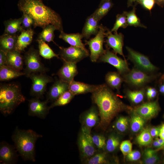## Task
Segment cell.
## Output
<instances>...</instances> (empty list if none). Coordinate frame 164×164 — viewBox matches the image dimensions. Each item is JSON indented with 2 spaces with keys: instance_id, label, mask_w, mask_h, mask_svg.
Listing matches in <instances>:
<instances>
[{
  "instance_id": "cell-1",
  "label": "cell",
  "mask_w": 164,
  "mask_h": 164,
  "mask_svg": "<svg viewBox=\"0 0 164 164\" xmlns=\"http://www.w3.org/2000/svg\"><path fill=\"white\" fill-rule=\"evenodd\" d=\"M92 94V101L97 105L100 118L99 125L104 129L125 106L106 84L99 85Z\"/></svg>"
},
{
  "instance_id": "cell-2",
  "label": "cell",
  "mask_w": 164,
  "mask_h": 164,
  "mask_svg": "<svg viewBox=\"0 0 164 164\" xmlns=\"http://www.w3.org/2000/svg\"><path fill=\"white\" fill-rule=\"evenodd\" d=\"M17 5L20 11L27 14L33 19L34 28L39 27L43 29L47 26L52 24L60 32L63 31L60 16L45 5L43 0H19Z\"/></svg>"
},
{
  "instance_id": "cell-3",
  "label": "cell",
  "mask_w": 164,
  "mask_h": 164,
  "mask_svg": "<svg viewBox=\"0 0 164 164\" xmlns=\"http://www.w3.org/2000/svg\"><path fill=\"white\" fill-rule=\"evenodd\" d=\"M42 137L32 130H21L17 127L12 138L17 150L24 160L35 162L36 142Z\"/></svg>"
},
{
  "instance_id": "cell-4",
  "label": "cell",
  "mask_w": 164,
  "mask_h": 164,
  "mask_svg": "<svg viewBox=\"0 0 164 164\" xmlns=\"http://www.w3.org/2000/svg\"><path fill=\"white\" fill-rule=\"evenodd\" d=\"M25 100L18 84L14 83L1 84L0 111L4 115L11 114Z\"/></svg>"
},
{
  "instance_id": "cell-5",
  "label": "cell",
  "mask_w": 164,
  "mask_h": 164,
  "mask_svg": "<svg viewBox=\"0 0 164 164\" xmlns=\"http://www.w3.org/2000/svg\"><path fill=\"white\" fill-rule=\"evenodd\" d=\"M108 29L102 24H100L99 31L95 36L89 40H86L85 41V44L89 46L90 52V56L92 62L98 61L99 57L106 51V50L104 49L103 45Z\"/></svg>"
},
{
  "instance_id": "cell-6",
  "label": "cell",
  "mask_w": 164,
  "mask_h": 164,
  "mask_svg": "<svg viewBox=\"0 0 164 164\" xmlns=\"http://www.w3.org/2000/svg\"><path fill=\"white\" fill-rule=\"evenodd\" d=\"M24 59L26 67L23 72L27 77L32 73H44L48 70L41 61L39 51L33 47L25 53Z\"/></svg>"
},
{
  "instance_id": "cell-7",
  "label": "cell",
  "mask_w": 164,
  "mask_h": 164,
  "mask_svg": "<svg viewBox=\"0 0 164 164\" xmlns=\"http://www.w3.org/2000/svg\"><path fill=\"white\" fill-rule=\"evenodd\" d=\"M78 145L82 157L88 159L93 155L96 152L91 130L83 126L78 139Z\"/></svg>"
},
{
  "instance_id": "cell-8",
  "label": "cell",
  "mask_w": 164,
  "mask_h": 164,
  "mask_svg": "<svg viewBox=\"0 0 164 164\" xmlns=\"http://www.w3.org/2000/svg\"><path fill=\"white\" fill-rule=\"evenodd\" d=\"M128 53V59L132 61L138 68L143 71L153 72L158 70L146 56L135 51L132 48L126 47Z\"/></svg>"
},
{
  "instance_id": "cell-9",
  "label": "cell",
  "mask_w": 164,
  "mask_h": 164,
  "mask_svg": "<svg viewBox=\"0 0 164 164\" xmlns=\"http://www.w3.org/2000/svg\"><path fill=\"white\" fill-rule=\"evenodd\" d=\"M29 77L32 81L31 94L39 98L43 97L47 84L53 81L51 77L43 73H32Z\"/></svg>"
},
{
  "instance_id": "cell-10",
  "label": "cell",
  "mask_w": 164,
  "mask_h": 164,
  "mask_svg": "<svg viewBox=\"0 0 164 164\" xmlns=\"http://www.w3.org/2000/svg\"><path fill=\"white\" fill-rule=\"evenodd\" d=\"M59 55L63 62L76 63L89 55L88 51L76 46H71L68 47L59 46Z\"/></svg>"
},
{
  "instance_id": "cell-11",
  "label": "cell",
  "mask_w": 164,
  "mask_h": 164,
  "mask_svg": "<svg viewBox=\"0 0 164 164\" xmlns=\"http://www.w3.org/2000/svg\"><path fill=\"white\" fill-rule=\"evenodd\" d=\"M98 62L107 63L114 66L121 75H124L129 71L126 60L118 57L116 54L107 48L105 52L99 58Z\"/></svg>"
},
{
  "instance_id": "cell-12",
  "label": "cell",
  "mask_w": 164,
  "mask_h": 164,
  "mask_svg": "<svg viewBox=\"0 0 164 164\" xmlns=\"http://www.w3.org/2000/svg\"><path fill=\"white\" fill-rule=\"evenodd\" d=\"M155 75H149L138 68H133L123 75L124 81L135 86H140L155 78Z\"/></svg>"
},
{
  "instance_id": "cell-13",
  "label": "cell",
  "mask_w": 164,
  "mask_h": 164,
  "mask_svg": "<svg viewBox=\"0 0 164 164\" xmlns=\"http://www.w3.org/2000/svg\"><path fill=\"white\" fill-rule=\"evenodd\" d=\"M107 39L105 41L107 48H111L114 52L118 54L123 56L126 60L123 52L124 46V36L121 33H114L113 34L111 30L108 29L107 32L106 37Z\"/></svg>"
},
{
  "instance_id": "cell-14",
  "label": "cell",
  "mask_w": 164,
  "mask_h": 164,
  "mask_svg": "<svg viewBox=\"0 0 164 164\" xmlns=\"http://www.w3.org/2000/svg\"><path fill=\"white\" fill-rule=\"evenodd\" d=\"M28 114L44 118L48 114L50 107L47 105V101H41L39 98L35 97L29 101Z\"/></svg>"
},
{
  "instance_id": "cell-15",
  "label": "cell",
  "mask_w": 164,
  "mask_h": 164,
  "mask_svg": "<svg viewBox=\"0 0 164 164\" xmlns=\"http://www.w3.org/2000/svg\"><path fill=\"white\" fill-rule=\"evenodd\" d=\"M15 147L2 141L0 145V163L4 164H14L16 162L18 155Z\"/></svg>"
},
{
  "instance_id": "cell-16",
  "label": "cell",
  "mask_w": 164,
  "mask_h": 164,
  "mask_svg": "<svg viewBox=\"0 0 164 164\" xmlns=\"http://www.w3.org/2000/svg\"><path fill=\"white\" fill-rule=\"evenodd\" d=\"M160 108L158 101H155L144 103L136 107L134 112L144 119H149L155 116Z\"/></svg>"
},
{
  "instance_id": "cell-17",
  "label": "cell",
  "mask_w": 164,
  "mask_h": 164,
  "mask_svg": "<svg viewBox=\"0 0 164 164\" xmlns=\"http://www.w3.org/2000/svg\"><path fill=\"white\" fill-rule=\"evenodd\" d=\"M57 74L60 80L70 84L78 73L76 63L63 62Z\"/></svg>"
},
{
  "instance_id": "cell-18",
  "label": "cell",
  "mask_w": 164,
  "mask_h": 164,
  "mask_svg": "<svg viewBox=\"0 0 164 164\" xmlns=\"http://www.w3.org/2000/svg\"><path fill=\"white\" fill-rule=\"evenodd\" d=\"M99 21L92 14L87 18L81 33L84 38L88 39L91 35L97 33L100 27Z\"/></svg>"
},
{
  "instance_id": "cell-19",
  "label": "cell",
  "mask_w": 164,
  "mask_h": 164,
  "mask_svg": "<svg viewBox=\"0 0 164 164\" xmlns=\"http://www.w3.org/2000/svg\"><path fill=\"white\" fill-rule=\"evenodd\" d=\"M69 84L60 79L56 80L50 87L47 94L46 101H55L61 95L69 90Z\"/></svg>"
},
{
  "instance_id": "cell-20",
  "label": "cell",
  "mask_w": 164,
  "mask_h": 164,
  "mask_svg": "<svg viewBox=\"0 0 164 164\" xmlns=\"http://www.w3.org/2000/svg\"><path fill=\"white\" fill-rule=\"evenodd\" d=\"M99 85L88 84L73 80L69 84V90L75 95L88 93H92L98 88Z\"/></svg>"
},
{
  "instance_id": "cell-21",
  "label": "cell",
  "mask_w": 164,
  "mask_h": 164,
  "mask_svg": "<svg viewBox=\"0 0 164 164\" xmlns=\"http://www.w3.org/2000/svg\"><path fill=\"white\" fill-rule=\"evenodd\" d=\"M83 119V126L91 130L99 124L100 118L98 111L95 106H93L85 112Z\"/></svg>"
},
{
  "instance_id": "cell-22",
  "label": "cell",
  "mask_w": 164,
  "mask_h": 164,
  "mask_svg": "<svg viewBox=\"0 0 164 164\" xmlns=\"http://www.w3.org/2000/svg\"><path fill=\"white\" fill-rule=\"evenodd\" d=\"M34 33L32 29L22 31L18 36L15 50L20 52L24 51L32 43Z\"/></svg>"
},
{
  "instance_id": "cell-23",
  "label": "cell",
  "mask_w": 164,
  "mask_h": 164,
  "mask_svg": "<svg viewBox=\"0 0 164 164\" xmlns=\"http://www.w3.org/2000/svg\"><path fill=\"white\" fill-rule=\"evenodd\" d=\"M23 60L21 52L14 50L6 53V65L20 71L23 69Z\"/></svg>"
},
{
  "instance_id": "cell-24",
  "label": "cell",
  "mask_w": 164,
  "mask_h": 164,
  "mask_svg": "<svg viewBox=\"0 0 164 164\" xmlns=\"http://www.w3.org/2000/svg\"><path fill=\"white\" fill-rule=\"evenodd\" d=\"M59 38L69 43L71 46L80 48L85 51L88 50L86 49L84 44L82 42L83 36L81 33H66L63 31L60 32Z\"/></svg>"
},
{
  "instance_id": "cell-25",
  "label": "cell",
  "mask_w": 164,
  "mask_h": 164,
  "mask_svg": "<svg viewBox=\"0 0 164 164\" xmlns=\"http://www.w3.org/2000/svg\"><path fill=\"white\" fill-rule=\"evenodd\" d=\"M22 17L17 19H10L4 22L5 29L3 35H17L16 34L23 30L21 24Z\"/></svg>"
},
{
  "instance_id": "cell-26",
  "label": "cell",
  "mask_w": 164,
  "mask_h": 164,
  "mask_svg": "<svg viewBox=\"0 0 164 164\" xmlns=\"http://www.w3.org/2000/svg\"><path fill=\"white\" fill-rule=\"evenodd\" d=\"M18 36L3 34L0 37V49L6 53L15 50Z\"/></svg>"
},
{
  "instance_id": "cell-27",
  "label": "cell",
  "mask_w": 164,
  "mask_h": 164,
  "mask_svg": "<svg viewBox=\"0 0 164 164\" xmlns=\"http://www.w3.org/2000/svg\"><path fill=\"white\" fill-rule=\"evenodd\" d=\"M25 75L20 72L8 65H4L0 67V80L7 81Z\"/></svg>"
},
{
  "instance_id": "cell-28",
  "label": "cell",
  "mask_w": 164,
  "mask_h": 164,
  "mask_svg": "<svg viewBox=\"0 0 164 164\" xmlns=\"http://www.w3.org/2000/svg\"><path fill=\"white\" fill-rule=\"evenodd\" d=\"M106 84L111 88L118 91L124 81L123 77L118 72H110L107 73L105 77Z\"/></svg>"
},
{
  "instance_id": "cell-29",
  "label": "cell",
  "mask_w": 164,
  "mask_h": 164,
  "mask_svg": "<svg viewBox=\"0 0 164 164\" xmlns=\"http://www.w3.org/2000/svg\"><path fill=\"white\" fill-rule=\"evenodd\" d=\"M113 5L112 0L100 2L98 7L92 14L100 21L108 13Z\"/></svg>"
},
{
  "instance_id": "cell-30",
  "label": "cell",
  "mask_w": 164,
  "mask_h": 164,
  "mask_svg": "<svg viewBox=\"0 0 164 164\" xmlns=\"http://www.w3.org/2000/svg\"><path fill=\"white\" fill-rule=\"evenodd\" d=\"M37 41L38 43L40 55L47 59H50L54 57L60 58L59 54H56L45 42L39 39H37Z\"/></svg>"
},
{
  "instance_id": "cell-31",
  "label": "cell",
  "mask_w": 164,
  "mask_h": 164,
  "mask_svg": "<svg viewBox=\"0 0 164 164\" xmlns=\"http://www.w3.org/2000/svg\"><path fill=\"white\" fill-rule=\"evenodd\" d=\"M57 30L56 27L52 24H49L44 28L39 33L37 39L43 40L45 42H53L54 37V31Z\"/></svg>"
},
{
  "instance_id": "cell-32",
  "label": "cell",
  "mask_w": 164,
  "mask_h": 164,
  "mask_svg": "<svg viewBox=\"0 0 164 164\" xmlns=\"http://www.w3.org/2000/svg\"><path fill=\"white\" fill-rule=\"evenodd\" d=\"M136 6L132 7V10L127 12L126 18L128 26L146 28L147 27L141 22L140 20L136 13Z\"/></svg>"
},
{
  "instance_id": "cell-33",
  "label": "cell",
  "mask_w": 164,
  "mask_h": 164,
  "mask_svg": "<svg viewBox=\"0 0 164 164\" xmlns=\"http://www.w3.org/2000/svg\"><path fill=\"white\" fill-rule=\"evenodd\" d=\"M75 95L68 90L61 95L49 107L50 108L54 107L65 105L69 103Z\"/></svg>"
},
{
  "instance_id": "cell-34",
  "label": "cell",
  "mask_w": 164,
  "mask_h": 164,
  "mask_svg": "<svg viewBox=\"0 0 164 164\" xmlns=\"http://www.w3.org/2000/svg\"><path fill=\"white\" fill-rule=\"evenodd\" d=\"M127 11H124L121 14H118L113 26L111 31L114 33H117L118 29L120 28H125L128 26L126 18Z\"/></svg>"
},
{
  "instance_id": "cell-35",
  "label": "cell",
  "mask_w": 164,
  "mask_h": 164,
  "mask_svg": "<svg viewBox=\"0 0 164 164\" xmlns=\"http://www.w3.org/2000/svg\"><path fill=\"white\" fill-rule=\"evenodd\" d=\"M145 92V89L144 88L136 91L128 90L126 91V95L132 102L135 104H138L143 100Z\"/></svg>"
},
{
  "instance_id": "cell-36",
  "label": "cell",
  "mask_w": 164,
  "mask_h": 164,
  "mask_svg": "<svg viewBox=\"0 0 164 164\" xmlns=\"http://www.w3.org/2000/svg\"><path fill=\"white\" fill-rule=\"evenodd\" d=\"M155 4L154 0H127L128 7L140 5L143 8L151 12Z\"/></svg>"
},
{
  "instance_id": "cell-37",
  "label": "cell",
  "mask_w": 164,
  "mask_h": 164,
  "mask_svg": "<svg viewBox=\"0 0 164 164\" xmlns=\"http://www.w3.org/2000/svg\"><path fill=\"white\" fill-rule=\"evenodd\" d=\"M131 122V128L134 132H137L142 128L145 123V119L135 113L132 116Z\"/></svg>"
},
{
  "instance_id": "cell-38",
  "label": "cell",
  "mask_w": 164,
  "mask_h": 164,
  "mask_svg": "<svg viewBox=\"0 0 164 164\" xmlns=\"http://www.w3.org/2000/svg\"><path fill=\"white\" fill-rule=\"evenodd\" d=\"M150 130L148 128L144 129L138 136L137 141L139 144L141 145H146L149 144L152 140Z\"/></svg>"
},
{
  "instance_id": "cell-39",
  "label": "cell",
  "mask_w": 164,
  "mask_h": 164,
  "mask_svg": "<svg viewBox=\"0 0 164 164\" xmlns=\"http://www.w3.org/2000/svg\"><path fill=\"white\" fill-rule=\"evenodd\" d=\"M120 144L119 138L117 135L112 134L108 138L106 142L105 148L109 152L115 151Z\"/></svg>"
},
{
  "instance_id": "cell-40",
  "label": "cell",
  "mask_w": 164,
  "mask_h": 164,
  "mask_svg": "<svg viewBox=\"0 0 164 164\" xmlns=\"http://www.w3.org/2000/svg\"><path fill=\"white\" fill-rule=\"evenodd\" d=\"M157 150L148 149L144 152V162L147 164H153L159 160V158L156 153Z\"/></svg>"
},
{
  "instance_id": "cell-41",
  "label": "cell",
  "mask_w": 164,
  "mask_h": 164,
  "mask_svg": "<svg viewBox=\"0 0 164 164\" xmlns=\"http://www.w3.org/2000/svg\"><path fill=\"white\" fill-rule=\"evenodd\" d=\"M106 162L105 154L104 152H100L94 154L87 159L86 163L88 164H102L105 163Z\"/></svg>"
},
{
  "instance_id": "cell-42",
  "label": "cell",
  "mask_w": 164,
  "mask_h": 164,
  "mask_svg": "<svg viewBox=\"0 0 164 164\" xmlns=\"http://www.w3.org/2000/svg\"><path fill=\"white\" fill-rule=\"evenodd\" d=\"M128 120L127 117H120L116 120L115 124L116 129L120 132H124L127 129Z\"/></svg>"
},
{
  "instance_id": "cell-43",
  "label": "cell",
  "mask_w": 164,
  "mask_h": 164,
  "mask_svg": "<svg viewBox=\"0 0 164 164\" xmlns=\"http://www.w3.org/2000/svg\"><path fill=\"white\" fill-rule=\"evenodd\" d=\"M92 139L95 147L102 150L105 148L106 141L104 136L99 134H95L92 136Z\"/></svg>"
},
{
  "instance_id": "cell-44",
  "label": "cell",
  "mask_w": 164,
  "mask_h": 164,
  "mask_svg": "<svg viewBox=\"0 0 164 164\" xmlns=\"http://www.w3.org/2000/svg\"><path fill=\"white\" fill-rule=\"evenodd\" d=\"M22 27L23 30H26L31 28L32 26H34V21L33 19L29 15L25 13H23L22 17Z\"/></svg>"
},
{
  "instance_id": "cell-45",
  "label": "cell",
  "mask_w": 164,
  "mask_h": 164,
  "mask_svg": "<svg viewBox=\"0 0 164 164\" xmlns=\"http://www.w3.org/2000/svg\"><path fill=\"white\" fill-rule=\"evenodd\" d=\"M120 148L123 155H127L132 151V143L129 140L124 141L121 144Z\"/></svg>"
},
{
  "instance_id": "cell-46",
  "label": "cell",
  "mask_w": 164,
  "mask_h": 164,
  "mask_svg": "<svg viewBox=\"0 0 164 164\" xmlns=\"http://www.w3.org/2000/svg\"><path fill=\"white\" fill-rule=\"evenodd\" d=\"M141 156L140 152L138 150L132 151L127 155L128 159L131 161L138 160L140 158Z\"/></svg>"
},
{
  "instance_id": "cell-47",
  "label": "cell",
  "mask_w": 164,
  "mask_h": 164,
  "mask_svg": "<svg viewBox=\"0 0 164 164\" xmlns=\"http://www.w3.org/2000/svg\"><path fill=\"white\" fill-rule=\"evenodd\" d=\"M157 93L156 89L154 87H150L146 89V95L149 99L154 98L156 96Z\"/></svg>"
},
{
  "instance_id": "cell-48",
  "label": "cell",
  "mask_w": 164,
  "mask_h": 164,
  "mask_svg": "<svg viewBox=\"0 0 164 164\" xmlns=\"http://www.w3.org/2000/svg\"><path fill=\"white\" fill-rule=\"evenodd\" d=\"M6 53L0 50V67L4 65H6Z\"/></svg>"
},
{
  "instance_id": "cell-49",
  "label": "cell",
  "mask_w": 164,
  "mask_h": 164,
  "mask_svg": "<svg viewBox=\"0 0 164 164\" xmlns=\"http://www.w3.org/2000/svg\"><path fill=\"white\" fill-rule=\"evenodd\" d=\"M160 128L159 127H153L150 130V134L152 137L155 138L159 136Z\"/></svg>"
},
{
  "instance_id": "cell-50",
  "label": "cell",
  "mask_w": 164,
  "mask_h": 164,
  "mask_svg": "<svg viewBox=\"0 0 164 164\" xmlns=\"http://www.w3.org/2000/svg\"><path fill=\"white\" fill-rule=\"evenodd\" d=\"M159 136L160 138L164 140V123L160 128Z\"/></svg>"
},
{
  "instance_id": "cell-51",
  "label": "cell",
  "mask_w": 164,
  "mask_h": 164,
  "mask_svg": "<svg viewBox=\"0 0 164 164\" xmlns=\"http://www.w3.org/2000/svg\"><path fill=\"white\" fill-rule=\"evenodd\" d=\"M155 4L161 8L164 7V0H154Z\"/></svg>"
},
{
  "instance_id": "cell-52",
  "label": "cell",
  "mask_w": 164,
  "mask_h": 164,
  "mask_svg": "<svg viewBox=\"0 0 164 164\" xmlns=\"http://www.w3.org/2000/svg\"><path fill=\"white\" fill-rule=\"evenodd\" d=\"M153 146L155 147L160 148L163 146L162 145L159 143L156 139L154 141L153 143Z\"/></svg>"
},
{
  "instance_id": "cell-53",
  "label": "cell",
  "mask_w": 164,
  "mask_h": 164,
  "mask_svg": "<svg viewBox=\"0 0 164 164\" xmlns=\"http://www.w3.org/2000/svg\"><path fill=\"white\" fill-rule=\"evenodd\" d=\"M159 91L162 94H164V82L159 87Z\"/></svg>"
},
{
  "instance_id": "cell-54",
  "label": "cell",
  "mask_w": 164,
  "mask_h": 164,
  "mask_svg": "<svg viewBox=\"0 0 164 164\" xmlns=\"http://www.w3.org/2000/svg\"><path fill=\"white\" fill-rule=\"evenodd\" d=\"M164 82V73L161 76L159 80V83L161 84Z\"/></svg>"
},
{
  "instance_id": "cell-55",
  "label": "cell",
  "mask_w": 164,
  "mask_h": 164,
  "mask_svg": "<svg viewBox=\"0 0 164 164\" xmlns=\"http://www.w3.org/2000/svg\"><path fill=\"white\" fill-rule=\"evenodd\" d=\"M156 139L157 140L159 143H160L163 146H164V140L163 139L160 138H157Z\"/></svg>"
},
{
  "instance_id": "cell-56",
  "label": "cell",
  "mask_w": 164,
  "mask_h": 164,
  "mask_svg": "<svg viewBox=\"0 0 164 164\" xmlns=\"http://www.w3.org/2000/svg\"><path fill=\"white\" fill-rule=\"evenodd\" d=\"M107 0H101V2H102L104 1H107Z\"/></svg>"
}]
</instances>
